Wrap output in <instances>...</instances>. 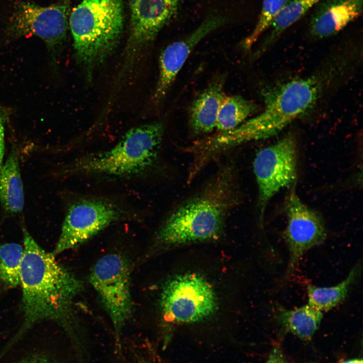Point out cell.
<instances>
[{
  "label": "cell",
  "instance_id": "9",
  "mask_svg": "<svg viewBox=\"0 0 363 363\" xmlns=\"http://www.w3.org/2000/svg\"><path fill=\"white\" fill-rule=\"evenodd\" d=\"M259 191L260 218L269 200L297 178V150L294 138L288 135L260 150L253 164Z\"/></svg>",
  "mask_w": 363,
  "mask_h": 363
},
{
  "label": "cell",
  "instance_id": "1",
  "mask_svg": "<svg viewBox=\"0 0 363 363\" xmlns=\"http://www.w3.org/2000/svg\"><path fill=\"white\" fill-rule=\"evenodd\" d=\"M24 252L21 267L23 321L0 353V358L38 323H57L68 335L78 363H89L87 343L74 311V301L83 291L82 282L62 266L52 253L41 248L23 228Z\"/></svg>",
  "mask_w": 363,
  "mask_h": 363
},
{
  "label": "cell",
  "instance_id": "15",
  "mask_svg": "<svg viewBox=\"0 0 363 363\" xmlns=\"http://www.w3.org/2000/svg\"><path fill=\"white\" fill-rule=\"evenodd\" d=\"M224 82L223 77H217L193 102L189 124L194 134L204 135L216 129L218 111L226 96Z\"/></svg>",
  "mask_w": 363,
  "mask_h": 363
},
{
  "label": "cell",
  "instance_id": "26",
  "mask_svg": "<svg viewBox=\"0 0 363 363\" xmlns=\"http://www.w3.org/2000/svg\"><path fill=\"white\" fill-rule=\"evenodd\" d=\"M338 363H363V361L362 359L356 358L344 360Z\"/></svg>",
  "mask_w": 363,
  "mask_h": 363
},
{
  "label": "cell",
  "instance_id": "25",
  "mask_svg": "<svg viewBox=\"0 0 363 363\" xmlns=\"http://www.w3.org/2000/svg\"><path fill=\"white\" fill-rule=\"evenodd\" d=\"M33 363H58L55 360L46 355H32Z\"/></svg>",
  "mask_w": 363,
  "mask_h": 363
},
{
  "label": "cell",
  "instance_id": "22",
  "mask_svg": "<svg viewBox=\"0 0 363 363\" xmlns=\"http://www.w3.org/2000/svg\"><path fill=\"white\" fill-rule=\"evenodd\" d=\"M288 0H263L261 11L253 30L241 42L242 48L251 49L260 36L270 27L276 16Z\"/></svg>",
  "mask_w": 363,
  "mask_h": 363
},
{
  "label": "cell",
  "instance_id": "21",
  "mask_svg": "<svg viewBox=\"0 0 363 363\" xmlns=\"http://www.w3.org/2000/svg\"><path fill=\"white\" fill-rule=\"evenodd\" d=\"M24 246L15 243H0V280L10 288L20 285Z\"/></svg>",
  "mask_w": 363,
  "mask_h": 363
},
{
  "label": "cell",
  "instance_id": "24",
  "mask_svg": "<svg viewBox=\"0 0 363 363\" xmlns=\"http://www.w3.org/2000/svg\"><path fill=\"white\" fill-rule=\"evenodd\" d=\"M267 363H287L278 347H275L269 355Z\"/></svg>",
  "mask_w": 363,
  "mask_h": 363
},
{
  "label": "cell",
  "instance_id": "12",
  "mask_svg": "<svg viewBox=\"0 0 363 363\" xmlns=\"http://www.w3.org/2000/svg\"><path fill=\"white\" fill-rule=\"evenodd\" d=\"M285 207L287 223L284 236L289 255L284 274L287 280L304 254L324 241L327 233L320 216L304 203L294 191L287 196Z\"/></svg>",
  "mask_w": 363,
  "mask_h": 363
},
{
  "label": "cell",
  "instance_id": "19",
  "mask_svg": "<svg viewBox=\"0 0 363 363\" xmlns=\"http://www.w3.org/2000/svg\"><path fill=\"white\" fill-rule=\"evenodd\" d=\"M322 0H288L276 16L267 30L269 33L261 50H266L289 26L300 19Z\"/></svg>",
  "mask_w": 363,
  "mask_h": 363
},
{
  "label": "cell",
  "instance_id": "13",
  "mask_svg": "<svg viewBox=\"0 0 363 363\" xmlns=\"http://www.w3.org/2000/svg\"><path fill=\"white\" fill-rule=\"evenodd\" d=\"M227 21V18L221 14H211L188 36L166 47L159 56V75L153 95L154 101L158 102L165 97L196 45Z\"/></svg>",
  "mask_w": 363,
  "mask_h": 363
},
{
  "label": "cell",
  "instance_id": "7",
  "mask_svg": "<svg viewBox=\"0 0 363 363\" xmlns=\"http://www.w3.org/2000/svg\"><path fill=\"white\" fill-rule=\"evenodd\" d=\"M130 267L121 255L101 257L91 271L89 281L97 292L113 327L117 350L120 351L121 334L132 312Z\"/></svg>",
  "mask_w": 363,
  "mask_h": 363
},
{
  "label": "cell",
  "instance_id": "17",
  "mask_svg": "<svg viewBox=\"0 0 363 363\" xmlns=\"http://www.w3.org/2000/svg\"><path fill=\"white\" fill-rule=\"evenodd\" d=\"M278 320L283 328L299 338L308 340L319 328L323 312L309 304L294 309L280 308Z\"/></svg>",
  "mask_w": 363,
  "mask_h": 363
},
{
  "label": "cell",
  "instance_id": "20",
  "mask_svg": "<svg viewBox=\"0 0 363 363\" xmlns=\"http://www.w3.org/2000/svg\"><path fill=\"white\" fill-rule=\"evenodd\" d=\"M253 102L239 95L225 96L217 116L216 129L227 131L237 127L257 110Z\"/></svg>",
  "mask_w": 363,
  "mask_h": 363
},
{
  "label": "cell",
  "instance_id": "14",
  "mask_svg": "<svg viewBox=\"0 0 363 363\" xmlns=\"http://www.w3.org/2000/svg\"><path fill=\"white\" fill-rule=\"evenodd\" d=\"M362 2L363 0L321 1L311 20V34L318 39L336 34L361 14Z\"/></svg>",
  "mask_w": 363,
  "mask_h": 363
},
{
  "label": "cell",
  "instance_id": "23",
  "mask_svg": "<svg viewBox=\"0 0 363 363\" xmlns=\"http://www.w3.org/2000/svg\"><path fill=\"white\" fill-rule=\"evenodd\" d=\"M7 113L0 107V170L3 165L5 154V123L8 116Z\"/></svg>",
  "mask_w": 363,
  "mask_h": 363
},
{
  "label": "cell",
  "instance_id": "8",
  "mask_svg": "<svg viewBox=\"0 0 363 363\" xmlns=\"http://www.w3.org/2000/svg\"><path fill=\"white\" fill-rule=\"evenodd\" d=\"M217 298L212 287L195 273L176 275L163 285L160 297L167 321L187 323L201 321L213 314Z\"/></svg>",
  "mask_w": 363,
  "mask_h": 363
},
{
  "label": "cell",
  "instance_id": "11",
  "mask_svg": "<svg viewBox=\"0 0 363 363\" xmlns=\"http://www.w3.org/2000/svg\"><path fill=\"white\" fill-rule=\"evenodd\" d=\"M182 0H134L122 71H129L141 52L175 15Z\"/></svg>",
  "mask_w": 363,
  "mask_h": 363
},
{
  "label": "cell",
  "instance_id": "4",
  "mask_svg": "<svg viewBox=\"0 0 363 363\" xmlns=\"http://www.w3.org/2000/svg\"><path fill=\"white\" fill-rule=\"evenodd\" d=\"M164 132L161 122L133 128L112 147L77 157L64 168V173L117 179L145 175L157 162Z\"/></svg>",
  "mask_w": 363,
  "mask_h": 363
},
{
  "label": "cell",
  "instance_id": "18",
  "mask_svg": "<svg viewBox=\"0 0 363 363\" xmlns=\"http://www.w3.org/2000/svg\"><path fill=\"white\" fill-rule=\"evenodd\" d=\"M359 266L351 270L345 279L330 287H320L309 284L307 286L308 304L323 312L337 306L347 296L348 292L359 274Z\"/></svg>",
  "mask_w": 363,
  "mask_h": 363
},
{
  "label": "cell",
  "instance_id": "5",
  "mask_svg": "<svg viewBox=\"0 0 363 363\" xmlns=\"http://www.w3.org/2000/svg\"><path fill=\"white\" fill-rule=\"evenodd\" d=\"M122 0H82L73 10L69 26L77 59L89 74L116 47L124 27Z\"/></svg>",
  "mask_w": 363,
  "mask_h": 363
},
{
  "label": "cell",
  "instance_id": "16",
  "mask_svg": "<svg viewBox=\"0 0 363 363\" xmlns=\"http://www.w3.org/2000/svg\"><path fill=\"white\" fill-rule=\"evenodd\" d=\"M17 150L13 147L0 170V204L7 214L22 212L24 196Z\"/></svg>",
  "mask_w": 363,
  "mask_h": 363
},
{
  "label": "cell",
  "instance_id": "3",
  "mask_svg": "<svg viewBox=\"0 0 363 363\" xmlns=\"http://www.w3.org/2000/svg\"><path fill=\"white\" fill-rule=\"evenodd\" d=\"M322 85L320 78L312 76L279 86L266 97L261 113L234 129L214 134L213 147L223 153L244 143L276 135L314 106L320 96Z\"/></svg>",
  "mask_w": 363,
  "mask_h": 363
},
{
  "label": "cell",
  "instance_id": "6",
  "mask_svg": "<svg viewBox=\"0 0 363 363\" xmlns=\"http://www.w3.org/2000/svg\"><path fill=\"white\" fill-rule=\"evenodd\" d=\"M134 210L110 197L82 196L68 206L54 256L76 249L111 224L137 218Z\"/></svg>",
  "mask_w": 363,
  "mask_h": 363
},
{
  "label": "cell",
  "instance_id": "10",
  "mask_svg": "<svg viewBox=\"0 0 363 363\" xmlns=\"http://www.w3.org/2000/svg\"><path fill=\"white\" fill-rule=\"evenodd\" d=\"M68 6L65 4L42 7L22 2L10 17L7 32L17 37L32 35L42 39L53 58L58 54L68 27Z\"/></svg>",
  "mask_w": 363,
  "mask_h": 363
},
{
  "label": "cell",
  "instance_id": "28",
  "mask_svg": "<svg viewBox=\"0 0 363 363\" xmlns=\"http://www.w3.org/2000/svg\"><path fill=\"white\" fill-rule=\"evenodd\" d=\"M139 363H149L148 361L145 360V359L140 357L138 359Z\"/></svg>",
  "mask_w": 363,
  "mask_h": 363
},
{
  "label": "cell",
  "instance_id": "2",
  "mask_svg": "<svg viewBox=\"0 0 363 363\" xmlns=\"http://www.w3.org/2000/svg\"><path fill=\"white\" fill-rule=\"evenodd\" d=\"M239 202L236 170L229 163L221 166L200 193L170 212L155 235L154 246L163 248L217 238L227 215Z\"/></svg>",
  "mask_w": 363,
  "mask_h": 363
},
{
  "label": "cell",
  "instance_id": "27",
  "mask_svg": "<svg viewBox=\"0 0 363 363\" xmlns=\"http://www.w3.org/2000/svg\"><path fill=\"white\" fill-rule=\"evenodd\" d=\"M18 363H33V355L25 358Z\"/></svg>",
  "mask_w": 363,
  "mask_h": 363
}]
</instances>
